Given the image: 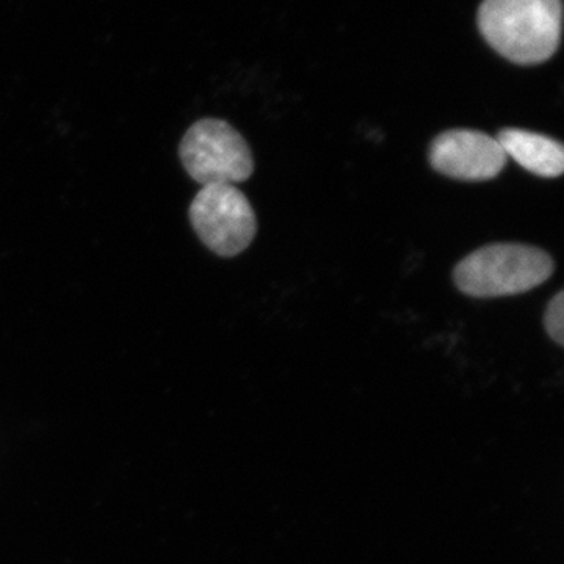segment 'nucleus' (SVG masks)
Here are the masks:
<instances>
[{
    "instance_id": "obj_1",
    "label": "nucleus",
    "mask_w": 564,
    "mask_h": 564,
    "mask_svg": "<svg viewBox=\"0 0 564 564\" xmlns=\"http://www.w3.org/2000/svg\"><path fill=\"white\" fill-rule=\"evenodd\" d=\"M562 0H484L478 31L503 58L521 66L554 57L562 41Z\"/></svg>"
},
{
    "instance_id": "obj_6",
    "label": "nucleus",
    "mask_w": 564,
    "mask_h": 564,
    "mask_svg": "<svg viewBox=\"0 0 564 564\" xmlns=\"http://www.w3.org/2000/svg\"><path fill=\"white\" fill-rule=\"evenodd\" d=\"M507 158L540 177L562 176L564 148L560 141L522 129L507 128L496 137Z\"/></svg>"
},
{
    "instance_id": "obj_4",
    "label": "nucleus",
    "mask_w": 564,
    "mask_h": 564,
    "mask_svg": "<svg viewBox=\"0 0 564 564\" xmlns=\"http://www.w3.org/2000/svg\"><path fill=\"white\" fill-rule=\"evenodd\" d=\"M188 214L199 239L221 258L247 250L258 232L254 210L236 185H204Z\"/></svg>"
},
{
    "instance_id": "obj_3",
    "label": "nucleus",
    "mask_w": 564,
    "mask_h": 564,
    "mask_svg": "<svg viewBox=\"0 0 564 564\" xmlns=\"http://www.w3.org/2000/svg\"><path fill=\"white\" fill-rule=\"evenodd\" d=\"M185 172L204 185H236L250 180L254 161L247 141L229 122L204 118L181 141Z\"/></svg>"
},
{
    "instance_id": "obj_2",
    "label": "nucleus",
    "mask_w": 564,
    "mask_h": 564,
    "mask_svg": "<svg viewBox=\"0 0 564 564\" xmlns=\"http://www.w3.org/2000/svg\"><path fill=\"white\" fill-rule=\"evenodd\" d=\"M554 259L522 243H492L470 252L455 267L456 288L473 299L521 295L544 284L554 273Z\"/></svg>"
},
{
    "instance_id": "obj_7",
    "label": "nucleus",
    "mask_w": 564,
    "mask_h": 564,
    "mask_svg": "<svg viewBox=\"0 0 564 564\" xmlns=\"http://www.w3.org/2000/svg\"><path fill=\"white\" fill-rule=\"evenodd\" d=\"M545 332L554 343L564 344V292L556 293L547 304L544 315Z\"/></svg>"
},
{
    "instance_id": "obj_5",
    "label": "nucleus",
    "mask_w": 564,
    "mask_h": 564,
    "mask_svg": "<svg viewBox=\"0 0 564 564\" xmlns=\"http://www.w3.org/2000/svg\"><path fill=\"white\" fill-rule=\"evenodd\" d=\"M429 158L437 173L466 182L491 181L508 162L497 139L470 129H452L437 135Z\"/></svg>"
}]
</instances>
